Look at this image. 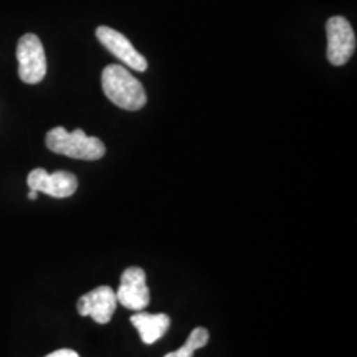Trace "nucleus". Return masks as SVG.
<instances>
[{"label": "nucleus", "mask_w": 357, "mask_h": 357, "mask_svg": "<svg viewBox=\"0 0 357 357\" xmlns=\"http://www.w3.org/2000/svg\"><path fill=\"white\" fill-rule=\"evenodd\" d=\"M102 91L111 102L126 111H137L146 105L147 95L139 79L121 65H108L101 75Z\"/></svg>", "instance_id": "nucleus-1"}, {"label": "nucleus", "mask_w": 357, "mask_h": 357, "mask_svg": "<svg viewBox=\"0 0 357 357\" xmlns=\"http://www.w3.org/2000/svg\"><path fill=\"white\" fill-rule=\"evenodd\" d=\"M45 142L52 153L68 155L73 159L96 160L106 154V146L102 144V141L86 136L83 129H75L70 132L61 126L53 128L47 132Z\"/></svg>", "instance_id": "nucleus-2"}, {"label": "nucleus", "mask_w": 357, "mask_h": 357, "mask_svg": "<svg viewBox=\"0 0 357 357\" xmlns=\"http://www.w3.org/2000/svg\"><path fill=\"white\" fill-rule=\"evenodd\" d=\"M19 77L26 84H37L47 75V56L42 40L35 33H26L17 43Z\"/></svg>", "instance_id": "nucleus-3"}, {"label": "nucleus", "mask_w": 357, "mask_h": 357, "mask_svg": "<svg viewBox=\"0 0 357 357\" xmlns=\"http://www.w3.org/2000/svg\"><path fill=\"white\" fill-rule=\"evenodd\" d=\"M328 32V60L341 66L349 61L356 50V33L347 19L341 15L331 17L326 24Z\"/></svg>", "instance_id": "nucleus-4"}, {"label": "nucleus", "mask_w": 357, "mask_h": 357, "mask_svg": "<svg viewBox=\"0 0 357 357\" xmlns=\"http://www.w3.org/2000/svg\"><path fill=\"white\" fill-rule=\"evenodd\" d=\"M116 300L126 310L142 311L151 301V291L146 283V271L139 266L126 268L121 275Z\"/></svg>", "instance_id": "nucleus-5"}, {"label": "nucleus", "mask_w": 357, "mask_h": 357, "mask_svg": "<svg viewBox=\"0 0 357 357\" xmlns=\"http://www.w3.org/2000/svg\"><path fill=\"white\" fill-rule=\"evenodd\" d=\"M26 185L30 190H37L38 194L50 195L55 199L71 197L78 189V181L73 174L68 171L47 172L45 169H33L26 177Z\"/></svg>", "instance_id": "nucleus-6"}, {"label": "nucleus", "mask_w": 357, "mask_h": 357, "mask_svg": "<svg viewBox=\"0 0 357 357\" xmlns=\"http://www.w3.org/2000/svg\"><path fill=\"white\" fill-rule=\"evenodd\" d=\"M96 38L100 40V43L106 48L109 53L121 60L124 65L136 71H146L147 70V60L141 55L136 48L132 47V43L124 37L123 33H119L118 30H113L111 26L101 25L96 29Z\"/></svg>", "instance_id": "nucleus-7"}, {"label": "nucleus", "mask_w": 357, "mask_h": 357, "mask_svg": "<svg viewBox=\"0 0 357 357\" xmlns=\"http://www.w3.org/2000/svg\"><path fill=\"white\" fill-rule=\"evenodd\" d=\"M118 300L116 293L109 287H98L78 300V312L82 316H91L98 324L109 323L113 318Z\"/></svg>", "instance_id": "nucleus-8"}, {"label": "nucleus", "mask_w": 357, "mask_h": 357, "mask_svg": "<svg viewBox=\"0 0 357 357\" xmlns=\"http://www.w3.org/2000/svg\"><path fill=\"white\" fill-rule=\"evenodd\" d=\"M131 323L137 329L144 344H154L164 334L167 333L171 326V318L167 314H151V312L137 311L131 316Z\"/></svg>", "instance_id": "nucleus-9"}, {"label": "nucleus", "mask_w": 357, "mask_h": 357, "mask_svg": "<svg viewBox=\"0 0 357 357\" xmlns=\"http://www.w3.org/2000/svg\"><path fill=\"white\" fill-rule=\"evenodd\" d=\"M208 342V331L205 328H197L190 333V336L187 337L185 344L181 347V349L169 352L164 357H194V352L200 349V347H205Z\"/></svg>", "instance_id": "nucleus-10"}, {"label": "nucleus", "mask_w": 357, "mask_h": 357, "mask_svg": "<svg viewBox=\"0 0 357 357\" xmlns=\"http://www.w3.org/2000/svg\"><path fill=\"white\" fill-rule=\"evenodd\" d=\"M45 357H79V356H78V352H75L71 349H58V351L52 352V354H48Z\"/></svg>", "instance_id": "nucleus-11"}, {"label": "nucleus", "mask_w": 357, "mask_h": 357, "mask_svg": "<svg viewBox=\"0 0 357 357\" xmlns=\"http://www.w3.org/2000/svg\"><path fill=\"white\" fill-rule=\"evenodd\" d=\"M37 197H38V192H37V190H30V192H29V199H30V200H35Z\"/></svg>", "instance_id": "nucleus-12"}]
</instances>
